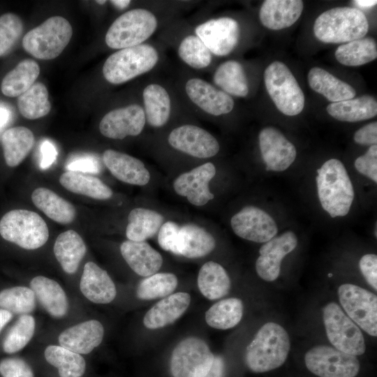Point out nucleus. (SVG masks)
<instances>
[{"label":"nucleus","mask_w":377,"mask_h":377,"mask_svg":"<svg viewBox=\"0 0 377 377\" xmlns=\"http://www.w3.org/2000/svg\"><path fill=\"white\" fill-rule=\"evenodd\" d=\"M323 316L327 337L335 348L355 356L365 352L364 338L360 329L337 303L327 304Z\"/></svg>","instance_id":"obj_9"},{"label":"nucleus","mask_w":377,"mask_h":377,"mask_svg":"<svg viewBox=\"0 0 377 377\" xmlns=\"http://www.w3.org/2000/svg\"><path fill=\"white\" fill-rule=\"evenodd\" d=\"M267 91L277 109L288 116L299 114L304 107V95L295 76L283 63L275 61L265 70Z\"/></svg>","instance_id":"obj_8"},{"label":"nucleus","mask_w":377,"mask_h":377,"mask_svg":"<svg viewBox=\"0 0 377 377\" xmlns=\"http://www.w3.org/2000/svg\"><path fill=\"white\" fill-rule=\"evenodd\" d=\"M317 173L318 195L323 209L332 218L347 215L355 193L344 165L331 158L317 170Z\"/></svg>","instance_id":"obj_2"},{"label":"nucleus","mask_w":377,"mask_h":377,"mask_svg":"<svg viewBox=\"0 0 377 377\" xmlns=\"http://www.w3.org/2000/svg\"><path fill=\"white\" fill-rule=\"evenodd\" d=\"M230 226L238 237L257 243H265L278 232L274 219L263 209L253 205L246 206L234 214Z\"/></svg>","instance_id":"obj_13"},{"label":"nucleus","mask_w":377,"mask_h":377,"mask_svg":"<svg viewBox=\"0 0 377 377\" xmlns=\"http://www.w3.org/2000/svg\"><path fill=\"white\" fill-rule=\"evenodd\" d=\"M243 310V303L240 299L227 298L216 302L206 311L205 320L213 328L230 329L240 322Z\"/></svg>","instance_id":"obj_42"},{"label":"nucleus","mask_w":377,"mask_h":377,"mask_svg":"<svg viewBox=\"0 0 377 377\" xmlns=\"http://www.w3.org/2000/svg\"><path fill=\"white\" fill-rule=\"evenodd\" d=\"M225 363L222 357L215 356L213 364L205 377H223Z\"/></svg>","instance_id":"obj_56"},{"label":"nucleus","mask_w":377,"mask_h":377,"mask_svg":"<svg viewBox=\"0 0 377 377\" xmlns=\"http://www.w3.org/2000/svg\"><path fill=\"white\" fill-rule=\"evenodd\" d=\"M53 251L62 269L67 274H73L77 272L86 253L87 247L76 231L68 230L57 237Z\"/></svg>","instance_id":"obj_29"},{"label":"nucleus","mask_w":377,"mask_h":377,"mask_svg":"<svg viewBox=\"0 0 377 377\" xmlns=\"http://www.w3.org/2000/svg\"><path fill=\"white\" fill-rule=\"evenodd\" d=\"M44 356L47 363L57 369L60 377H82L86 371L84 358L61 346H48Z\"/></svg>","instance_id":"obj_40"},{"label":"nucleus","mask_w":377,"mask_h":377,"mask_svg":"<svg viewBox=\"0 0 377 377\" xmlns=\"http://www.w3.org/2000/svg\"><path fill=\"white\" fill-rule=\"evenodd\" d=\"M80 288L87 299L96 304H108L117 295L115 285L108 272L94 262L85 263Z\"/></svg>","instance_id":"obj_23"},{"label":"nucleus","mask_w":377,"mask_h":377,"mask_svg":"<svg viewBox=\"0 0 377 377\" xmlns=\"http://www.w3.org/2000/svg\"><path fill=\"white\" fill-rule=\"evenodd\" d=\"M191 296L179 292L171 294L156 303L145 315L144 325L151 330L164 327L179 318L188 308Z\"/></svg>","instance_id":"obj_24"},{"label":"nucleus","mask_w":377,"mask_h":377,"mask_svg":"<svg viewBox=\"0 0 377 377\" xmlns=\"http://www.w3.org/2000/svg\"><path fill=\"white\" fill-rule=\"evenodd\" d=\"M360 269L367 283L377 290V256L376 254L364 255L359 262Z\"/></svg>","instance_id":"obj_52"},{"label":"nucleus","mask_w":377,"mask_h":377,"mask_svg":"<svg viewBox=\"0 0 377 377\" xmlns=\"http://www.w3.org/2000/svg\"><path fill=\"white\" fill-rule=\"evenodd\" d=\"M185 91L195 105L209 114H225L234 108V101L230 95L202 79H189L186 83Z\"/></svg>","instance_id":"obj_20"},{"label":"nucleus","mask_w":377,"mask_h":377,"mask_svg":"<svg viewBox=\"0 0 377 377\" xmlns=\"http://www.w3.org/2000/svg\"><path fill=\"white\" fill-rule=\"evenodd\" d=\"M22 31V22L15 14L5 13L0 17V57L11 51Z\"/></svg>","instance_id":"obj_48"},{"label":"nucleus","mask_w":377,"mask_h":377,"mask_svg":"<svg viewBox=\"0 0 377 377\" xmlns=\"http://www.w3.org/2000/svg\"><path fill=\"white\" fill-rule=\"evenodd\" d=\"M105 165L119 181L133 185L145 186L150 180V173L138 158L113 149L103 155Z\"/></svg>","instance_id":"obj_22"},{"label":"nucleus","mask_w":377,"mask_h":377,"mask_svg":"<svg viewBox=\"0 0 377 377\" xmlns=\"http://www.w3.org/2000/svg\"><path fill=\"white\" fill-rule=\"evenodd\" d=\"M36 321L30 314L21 315L8 332L2 347L6 353L13 354L21 350L32 339Z\"/></svg>","instance_id":"obj_46"},{"label":"nucleus","mask_w":377,"mask_h":377,"mask_svg":"<svg viewBox=\"0 0 377 377\" xmlns=\"http://www.w3.org/2000/svg\"><path fill=\"white\" fill-rule=\"evenodd\" d=\"M180 226L173 221L162 224L158 235L159 246L165 251L176 254L177 242Z\"/></svg>","instance_id":"obj_51"},{"label":"nucleus","mask_w":377,"mask_h":377,"mask_svg":"<svg viewBox=\"0 0 377 377\" xmlns=\"http://www.w3.org/2000/svg\"><path fill=\"white\" fill-rule=\"evenodd\" d=\"M61 185L72 193L96 200H108L112 191L99 178L80 172L66 171L59 177Z\"/></svg>","instance_id":"obj_35"},{"label":"nucleus","mask_w":377,"mask_h":377,"mask_svg":"<svg viewBox=\"0 0 377 377\" xmlns=\"http://www.w3.org/2000/svg\"><path fill=\"white\" fill-rule=\"evenodd\" d=\"M41 161L40 167L43 170L49 168L55 161L57 151L54 145L48 140H45L40 147Z\"/></svg>","instance_id":"obj_55"},{"label":"nucleus","mask_w":377,"mask_h":377,"mask_svg":"<svg viewBox=\"0 0 377 377\" xmlns=\"http://www.w3.org/2000/svg\"><path fill=\"white\" fill-rule=\"evenodd\" d=\"M354 141L362 145L371 146L377 143V122H371L360 128L354 134Z\"/></svg>","instance_id":"obj_54"},{"label":"nucleus","mask_w":377,"mask_h":377,"mask_svg":"<svg viewBox=\"0 0 377 377\" xmlns=\"http://www.w3.org/2000/svg\"><path fill=\"white\" fill-rule=\"evenodd\" d=\"M104 327L97 320H89L64 330L58 337L61 346L78 354H89L102 342Z\"/></svg>","instance_id":"obj_21"},{"label":"nucleus","mask_w":377,"mask_h":377,"mask_svg":"<svg viewBox=\"0 0 377 377\" xmlns=\"http://www.w3.org/2000/svg\"><path fill=\"white\" fill-rule=\"evenodd\" d=\"M36 308L33 290L26 286H14L0 291V309L13 315L29 314Z\"/></svg>","instance_id":"obj_45"},{"label":"nucleus","mask_w":377,"mask_h":377,"mask_svg":"<svg viewBox=\"0 0 377 377\" xmlns=\"http://www.w3.org/2000/svg\"><path fill=\"white\" fill-rule=\"evenodd\" d=\"M334 54L337 60L342 65L362 66L376 59V42L370 37L355 40L339 45Z\"/></svg>","instance_id":"obj_41"},{"label":"nucleus","mask_w":377,"mask_h":377,"mask_svg":"<svg viewBox=\"0 0 377 377\" xmlns=\"http://www.w3.org/2000/svg\"><path fill=\"white\" fill-rule=\"evenodd\" d=\"M355 168L362 175L377 182V145H371L367 152L357 157Z\"/></svg>","instance_id":"obj_50"},{"label":"nucleus","mask_w":377,"mask_h":377,"mask_svg":"<svg viewBox=\"0 0 377 377\" xmlns=\"http://www.w3.org/2000/svg\"><path fill=\"white\" fill-rule=\"evenodd\" d=\"M9 116L10 114L7 109L0 108V128L7 123Z\"/></svg>","instance_id":"obj_59"},{"label":"nucleus","mask_w":377,"mask_h":377,"mask_svg":"<svg viewBox=\"0 0 377 377\" xmlns=\"http://www.w3.org/2000/svg\"><path fill=\"white\" fill-rule=\"evenodd\" d=\"M230 279L226 269L214 261L205 263L198 275V286L204 297L210 300H218L228 294Z\"/></svg>","instance_id":"obj_36"},{"label":"nucleus","mask_w":377,"mask_h":377,"mask_svg":"<svg viewBox=\"0 0 377 377\" xmlns=\"http://www.w3.org/2000/svg\"><path fill=\"white\" fill-rule=\"evenodd\" d=\"M31 200L38 209L57 223L68 224L75 218L74 206L50 189L36 188L32 192Z\"/></svg>","instance_id":"obj_32"},{"label":"nucleus","mask_w":377,"mask_h":377,"mask_svg":"<svg viewBox=\"0 0 377 377\" xmlns=\"http://www.w3.org/2000/svg\"><path fill=\"white\" fill-rule=\"evenodd\" d=\"M39 73L40 67L34 60L24 59L3 78L1 92L8 97H18L35 83Z\"/></svg>","instance_id":"obj_38"},{"label":"nucleus","mask_w":377,"mask_h":377,"mask_svg":"<svg viewBox=\"0 0 377 377\" xmlns=\"http://www.w3.org/2000/svg\"><path fill=\"white\" fill-rule=\"evenodd\" d=\"M158 61V54L153 46L140 44L109 56L103 64V74L108 82L119 84L150 71Z\"/></svg>","instance_id":"obj_4"},{"label":"nucleus","mask_w":377,"mask_h":377,"mask_svg":"<svg viewBox=\"0 0 377 377\" xmlns=\"http://www.w3.org/2000/svg\"><path fill=\"white\" fill-rule=\"evenodd\" d=\"M259 146L268 171L282 172L295 161L296 148L278 129L263 128L258 135Z\"/></svg>","instance_id":"obj_16"},{"label":"nucleus","mask_w":377,"mask_h":377,"mask_svg":"<svg viewBox=\"0 0 377 377\" xmlns=\"http://www.w3.org/2000/svg\"><path fill=\"white\" fill-rule=\"evenodd\" d=\"M17 107L21 114L28 119H36L47 115L51 110L48 92L41 82L34 83L17 98Z\"/></svg>","instance_id":"obj_43"},{"label":"nucleus","mask_w":377,"mask_h":377,"mask_svg":"<svg viewBox=\"0 0 377 377\" xmlns=\"http://www.w3.org/2000/svg\"><path fill=\"white\" fill-rule=\"evenodd\" d=\"M307 78L308 83L313 91L332 103L353 98L356 95V91L351 85L321 68H312L309 71Z\"/></svg>","instance_id":"obj_30"},{"label":"nucleus","mask_w":377,"mask_h":377,"mask_svg":"<svg viewBox=\"0 0 377 377\" xmlns=\"http://www.w3.org/2000/svg\"><path fill=\"white\" fill-rule=\"evenodd\" d=\"M68 171L82 173H97L99 167L97 161L91 156H84L72 159L66 165Z\"/></svg>","instance_id":"obj_53"},{"label":"nucleus","mask_w":377,"mask_h":377,"mask_svg":"<svg viewBox=\"0 0 377 377\" xmlns=\"http://www.w3.org/2000/svg\"><path fill=\"white\" fill-rule=\"evenodd\" d=\"M302 10L301 0H266L261 5L259 18L264 27L281 30L293 25Z\"/></svg>","instance_id":"obj_26"},{"label":"nucleus","mask_w":377,"mask_h":377,"mask_svg":"<svg viewBox=\"0 0 377 377\" xmlns=\"http://www.w3.org/2000/svg\"><path fill=\"white\" fill-rule=\"evenodd\" d=\"M72 35L69 22L63 17L54 16L28 31L22 39V46L35 58L52 59L63 52Z\"/></svg>","instance_id":"obj_6"},{"label":"nucleus","mask_w":377,"mask_h":377,"mask_svg":"<svg viewBox=\"0 0 377 377\" xmlns=\"http://www.w3.org/2000/svg\"><path fill=\"white\" fill-rule=\"evenodd\" d=\"M326 110L331 117L339 121L357 122L376 117L377 102L373 96L364 95L330 103Z\"/></svg>","instance_id":"obj_31"},{"label":"nucleus","mask_w":377,"mask_h":377,"mask_svg":"<svg viewBox=\"0 0 377 377\" xmlns=\"http://www.w3.org/2000/svg\"><path fill=\"white\" fill-rule=\"evenodd\" d=\"M110 2L117 8L119 9H124L128 6V5L131 3V1L129 0H113L110 1Z\"/></svg>","instance_id":"obj_60"},{"label":"nucleus","mask_w":377,"mask_h":377,"mask_svg":"<svg viewBox=\"0 0 377 377\" xmlns=\"http://www.w3.org/2000/svg\"><path fill=\"white\" fill-rule=\"evenodd\" d=\"M214 355L207 343L196 337L179 341L170 357V371L173 377H205Z\"/></svg>","instance_id":"obj_10"},{"label":"nucleus","mask_w":377,"mask_h":377,"mask_svg":"<svg viewBox=\"0 0 377 377\" xmlns=\"http://www.w3.org/2000/svg\"><path fill=\"white\" fill-rule=\"evenodd\" d=\"M144 111L147 123L152 127H161L168 121L171 101L166 89L158 84L147 85L142 93Z\"/></svg>","instance_id":"obj_33"},{"label":"nucleus","mask_w":377,"mask_h":377,"mask_svg":"<svg viewBox=\"0 0 377 377\" xmlns=\"http://www.w3.org/2000/svg\"><path fill=\"white\" fill-rule=\"evenodd\" d=\"M120 252L131 269L141 276L156 273L163 264L160 253L145 241H124L120 245Z\"/></svg>","instance_id":"obj_25"},{"label":"nucleus","mask_w":377,"mask_h":377,"mask_svg":"<svg viewBox=\"0 0 377 377\" xmlns=\"http://www.w3.org/2000/svg\"><path fill=\"white\" fill-rule=\"evenodd\" d=\"M30 288L52 317L61 318L66 316L68 309V298L59 283L44 276H37L31 281Z\"/></svg>","instance_id":"obj_28"},{"label":"nucleus","mask_w":377,"mask_h":377,"mask_svg":"<svg viewBox=\"0 0 377 377\" xmlns=\"http://www.w3.org/2000/svg\"><path fill=\"white\" fill-rule=\"evenodd\" d=\"M306 368L319 377H355L360 365L356 356L327 346H317L304 356Z\"/></svg>","instance_id":"obj_12"},{"label":"nucleus","mask_w":377,"mask_h":377,"mask_svg":"<svg viewBox=\"0 0 377 377\" xmlns=\"http://www.w3.org/2000/svg\"><path fill=\"white\" fill-rule=\"evenodd\" d=\"M195 33L212 54L226 56L237 46L240 29L235 20L223 17L199 24L195 27Z\"/></svg>","instance_id":"obj_14"},{"label":"nucleus","mask_w":377,"mask_h":377,"mask_svg":"<svg viewBox=\"0 0 377 377\" xmlns=\"http://www.w3.org/2000/svg\"><path fill=\"white\" fill-rule=\"evenodd\" d=\"M213 80L228 95L245 97L249 94L244 70L237 61L228 60L220 64L214 73Z\"/></svg>","instance_id":"obj_39"},{"label":"nucleus","mask_w":377,"mask_h":377,"mask_svg":"<svg viewBox=\"0 0 377 377\" xmlns=\"http://www.w3.org/2000/svg\"><path fill=\"white\" fill-rule=\"evenodd\" d=\"M178 55L184 63L195 69L207 67L212 59L209 50L194 35L187 36L182 40L178 47Z\"/></svg>","instance_id":"obj_47"},{"label":"nucleus","mask_w":377,"mask_h":377,"mask_svg":"<svg viewBox=\"0 0 377 377\" xmlns=\"http://www.w3.org/2000/svg\"><path fill=\"white\" fill-rule=\"evenodd\" d=\"M126 235L128 240L142 242L153 237L163 224L158 212L142 207L133 209L128 215Z\"/></svg>","instance_id":"obj_37"},{"label":"nucleus","mask_w":377,"mask_h":377,"mask_svg":"<svg viewBox=\"0 0 377 377\" xmlns=\"http://www.w3.org/2000/svg\"><path fill=\"white\" fill-rule=\"evenodd\" d=\"M0 374L2 377H34L29 364L17 357H6L0 362Z\"/></svg>","instance_id":"obj_49"},{"label":"nucleus","mask_w":377,"mask_h":377,"mask_svg":"<svg viewBox=\"0 0 377 377\" xmlns=\"http://www.w3.org/2000/svg\"><path fill=\"white\" fill-rule=\"evenodd\" d=\"M177 284L178 280L175 274L155 273L140 282L136 289V295L142 300L165 297L173 293Z\"/></svg>","instance_id":"obj_44"},{"label":"nucleus","mask_w":377,"mask_h":377,"mask_svg":"<svg viewBox=\"0 0 377 377\" xmlns=\"http://www.w3.org/2000/svg\"><path fill=\"white\" fill-rule=\"evenodd\" d=\"M290 348V338L286 330L277 323H267L246 346L245 364L255 373L269 371L286 362Z\"/></svg>","instance_id":"obj_1"},{"label":"nucleus","mask_w":377,"mask_h":377,"mask_svg":"<svg viewBox=\"0 0 377 377\" xmlns=\"http://www.w3.org/2000/svg\"><path fill=\"white\" fill-rule=\"evenodd\" d=\"M353 3L360 8H369L376 5V0H356L353 1Z\"/></svg>","instance_id":"obj_58"},{"label":"nucleus","mask_w":377,"mask_h":377,"mask_svg":"<svg viewBox=\"0 0 377 377\" xmlns=\"http://www.w3.org/2000/svg\"><path fill=\"white\" fill-rule=\"evenodd\" d=\"M145 122L144 109L138 104H131L105 114L99 124V130L106 138L121 140L140 134Z\"/></svg>","instance_id":"obj_17"},{"label":"nucleus","mask_w":377,"mask_h":377,"mask_svg":"<svg viewBox=\"0 0 377 377\" xmlns=\"http://www.w3.org/2000/svg\"><path fill=\"white\" fill-rule=\"evenodd\" d=\"M341 305L347 316L364 332L377 336V297L373 293L354 284L339 287Z\"/></svg>","instance_id":"obj_11"},{"label":"nucleus","mask_w":377,"mask_h":377,"mask_svg":"<svg viewBox=\"0 0 377 377\" xmlns=\"http://www.w3.org/2000/svg\"><path fill=\"white\" fill-rule=\"evenodd\" d=\"M215 246L216 241L211 233L199 226L188 223L180 227L175 255L198 258L211 253Z\"/></svg>","instance_id":"obj_27"},{"label":"nucleus","mask_w":377,"mask_h":377,"mask_svg":"<svg viewBox=\"0 0 377 377\" xmlns=\"http://www.w3.org/2000/svg\"><path fill=\"white\" fill-rule=\"evenodd\" d=\"M369 22L358 8L337 7L321 13L313 24L315 36L325 43H348L367 34Z\"/></svg>","instance_id":"obj_3"},{"label":"nucleus","mask_w":377,"mask_h":377,"mask_svg":"<svg viewBox=\"0 0 377 377\" xmlns=\"http://www.w3.org/2000/svg\"><path fill=\"white\" fill-rule=\"evenodd\" d=\"M12 318L13 314L10 312L0 309V332Z\"/></svg>","instance_id":"obj_57"},{"label":"nucleus","mask_w":377,"mask_h":377,"mask_svg":"<svg viewBox=\"0 0 377 377\" xmlns=\"http://www.w3.org/2000/svg\"><path fill=\"white\" fill-rule=\"evenodd\" d=\"M168 141L175 149L200 158H211L220 149L219 142L210 133L191 124L174 128L170 133Z\"/></svg>","instance_id":"obj_15"},{"label":"nucleus","mask_w":377,"mask_h":377,"mask_svg":"<svg viewBox=\"0 0 377 377\" xmlns=\"http://www.w3.org/2000/svg\"><path fill=\"white\" fill-rule=\"evenodd\" d=\"M297 245V237L288 230L264 243L259 249L260 256L256 262L258 275L266 281L276 280L281 272L283 258Z\"/></svg>","instance_id":"obj_18"},{"label":"nucleus","mask_w":377,"mask_h":377,"mask_svg":"<svg viewBox=\"0 0 377 377\" xmlns=\"http://www.w3.org/2000/svg\"><path fill=\"white\" fill-rule=\"evenodd\" d=\"M0 235L22 249L34 250L47 242L49 230L38 214L27 209H13L1 219Z\"/></svg>","instance_id":"obj_5"},{"label":"nucleus","mask_w":377,"mask_h":377,"mask_svg":"<svg viewBox=\"0 0 377 377\" xmlns=\"http://www.w3.org/2000/svg\"><path fill=\"white\" fill-rule=\"evenodd\" d=\"M96 2L98 3H99V4H104L106 2V1H104V0L103 1H96Z\"/></svg>","instance_id":"obj_61"},{"label":"nucleus","mask_w":377,"mask_h":377,"mask_svg":"<svg viewBox=\"0 0 377 377\" xmlns=\"http://www.w3.org/2000/svg\"><path fill=\"white\" fill-rule=\"evenodd\" d=\"M156 16L144 8L130 10L118 17L109 27L105 37L112 49L121 50L142 44L156 31Z\"/></svg>","instance_id":"obj_7"},{"label":"nucleus","mask_w":377,"mask_h":377,"mask_svg":"<svg viewBox=\"0 0 377 377\" xmlns=\"http://www.w3.org/2000/svg\"><path fill=\"white\" fill-rule=\"evenodd\" d=\"M215 165L207 162L179 175L173 182L177 194L186 197L195 206H202L214 198L209 188L216 175Z\"/></svg>","instance_id":"obj_19"},{"label":"nucleus","mask_w":377,"mask_h":377,"mask_svg":"<svg viewBox=\"0 0 377 377\" xmlns=\"http://www.w3.org/2000/svg\"><path fill=\"white\" fill-rule=\"evenodd\" d=\"M1 144L7 165L16 167L31 151L34 144V135L24 126L10 128L2 134Z\"/></svg>","instance_id":"obj_34"},{"label":"nucleus","mask_w":377,"mask_h":377,"mask_svg":"<svg viewBox=\"0 0 377 377\" xmlns=\"http://www.w3.org/2000/svg\"><path fill=\"white\" fill-rule=\"evenodd\" d=\"M332 275H333V274L330 273V274H328V275H327V276H328L329 277H332Z\"/></svg>","instance_id":"obj_62"}]
</instances>
